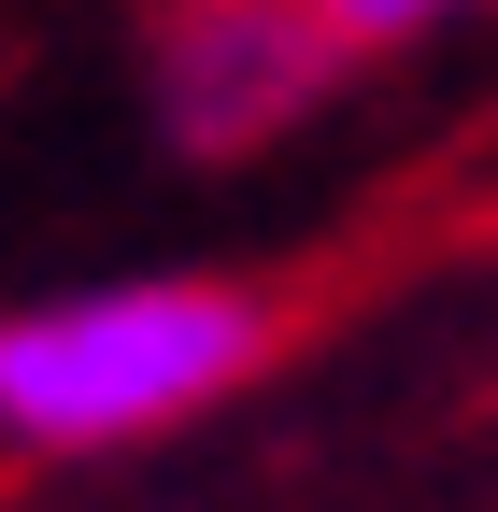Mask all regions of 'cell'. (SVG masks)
I'll list each match as a JSON object with an SVG mask.
<instances>
[{
	"mask_svg": "<svg viewBox=\"0 0 498 512\" xmlns=\"http://www.w3.org/2000/svg\"><path fill=\"white\" fill-rule=\"evenodd\" d=\"M285 313L242 271H86L0 299V456H129L271 370Z\"/></svg>",
	"mask_w": 498,
	"mask_h": 512,
	"instance_id": "6da1fadb",
	"label": "cell"
},
{
	"mask_svg": "<svg viewBox=\"0 0 498 512\" xmlns=\"http://www.w3.org/2000/svg\"><path fill=\"white\" fill-rule=\"evenodd\" d=\"M314 15H328L342 57H413V43H442V29L498 15V0H314Z\"/></svg>",
	"mask_w": 498,
	"mask_h": 512,
	"instance_id": "3957f363",
	"label": "cell"
},
{
	"mask_svg": "<svg viewBox=\"0 0 498 512\" xmlns=\"http://www.w3.org/2000/svg\"><path fill=\"white\" fill-rule=\"evenodd\" d=\"M356 57L314 0H143V100L171 157H271L342 100Z\"/></svg>",
	"mask_w": 498,
	"mask_h": 512,
	"instance_id": "7a4b0ae2",
	"label": "cell"
}]
</instances>
